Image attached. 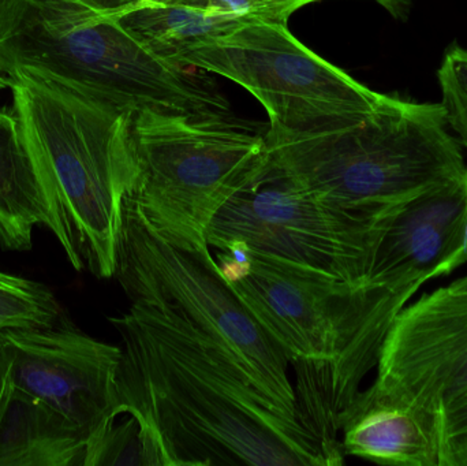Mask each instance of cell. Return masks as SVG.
Returning a JSON list of instances; mask_svg holds the SVG:
<instances>
[{"label":"cell","instance_id":"cell-4","mask_svg":"<svg viewBox=\"0 0 467 466\" xmlns=\"http://www.w3.org/2000/svg\"><path fill=\"white\" fill-rule=\"evenodd\" d=\"M441 103L387 95L368 117L299 136L265 139L283 172L307 193L348 211L383 210L466 171Z\"/></svg>","mask_w":467,"mask_h":466},{"label":"cell","instance_id":"cell-14","mask_svg":"<svg viewBox=\"0 0 467 466\" xmlns=\"http://www.w3.org/2000/svg\"><path fill=\"white\" fill-rule=\"evenodd\" d=\"M55 233V219L13 107L0 104V243L30 251L33 229Z\"/></svg>","mask_w":467,"mask_h":466},{"label":"cell","instance_id":"cell-20","mask_svg":"<svg viewBox=\"0 0 467 466\" xmlns=\"http://www.w3.org/2000/svg\"><path fill=\"white\" fill-rule=\"evenodd\" d=\"M208 13L244 19H272L285 21L294 13L287 5L271 0H170Z\"/></svg>","mask_w":467,"mask_h":466},{"label":"cell","instance_id":"cell-5","mask_svg":"<svg viewBox=\"0 0 467 466\" xmlns=\"http://www.w3.org/2000/svg\"><path fill=\"white\" fill-rule=\"evenodd\" d=\"M114 278L131 303L169 309L191 323L280 412L299 420L287 357L229 286L210 246L183 248L170 243L129 197Z\"/></svg>","mask_w":467,"mask_h":466},{"label":"cell","instance_id":"cell-9","mask_svg":"<svg viewBox=\"0 0 467 466\" xmlns=\"http://www.w3.org/2000/svg\"><path fill=\"white\" fill-rule=\"evenodd\" d=\"M122 349L60 322L0 333V385L51 405L90 438L117 413Z\"/></svg>","mask_w":467,"mask_h":466},{"label":"cell","instance_id":"cell-3","mask_svg":"<svg viewBox=\"0 0 467 466\" xmlns=\"http://www.w3.org/2000/svg\"><path fill=\"white\" fill-rule=\"evenodd\" d=\"M13 109L77 271L114 278L123 208L133 194L131 115L37 77L18 74Z\"/></svg>","mask_w":467,"mask_h":466},{"label":"cell","instance_id":"cell-7","mask_svg":"<svg viewBox=\"0 0 467 466\" xmlns=\"http://www.w3.org/2000/svg\"><path fill=\"white\" fill-rule=\"evenodd\" d=\"M384 211H348L321 202L296 186L266 150L208 227L207 241L215 251L239 246L257 259L361 287Z\"/></svg>","mask_w":467,"mask_h":466},{"label":"cell","instance_id":"cell-24","mask_svg":"<svg viewBox=\"0 0 467 466\" xmlns=\"http://www.w3.org/2000/svg\"><path fill=\"white\" fill-rule=\"evenodd\" d=\"M11 84H13V79L0 74V92H3V90L5 89H10Z\"/></svg>","mask_w":467,"mask_h":466},{"label":"cell","instance_id":"cell-13","mask_svg":"<svg viewBox=\"0 0 467 466\" xmlns=\"http://www.w3.org/2000/svg\"><path fill=\"white\" fill-rule=\"evenodd\" d=\"M88 437L32 394L0 385V466H82Z\"/></svg>","mask_w":467,"mask_h":466},{"label":"cell","instance_id":"cell-22","mask_svg":"<svg viewBox=\"0 0 467 466\" xmlns=\"http://www.w3.org/2000/svg\"><path fill=\"white\" fill-rule=\"evenodd\" d=\"M99 5H103L107 10L118 11L123 10V8L130 7V5H136L140 0H96Z\"/></svg>","mask_w":467,"mask_h":466},{"label":"cell","instance_id":"cell-1","mask_svg":"<svg viewBox=\"0 0 467 466\" xmlns=\"http://www.w3.org/2000/svg\"><path fill=\"white\" fill-rule=\"evenodd\" d=\"M109 322L122 339L117 408L141 416L166 466H337L345 451L280 412L213 341L169 309L131 303Z\"/></svg>","mask_w":467,"mask_h":466},{"label":"cell","instance_id":"cell-17","mask_svg":"<svg viewBox=\"0 0 467 466\" xmlns=\"http://www.w3.org/2000/svg\"><path fill=\"white\" fill-rule=\"evenodd\" d=\"M54 293L30 279L0 271V333L14 328H47L63 319Z\"/></svg>","mask_w":467,"mask_h":466},{"label":"cell","instance_id":"cell-6","mask_svg":"<svg viewBox=\"0 0 467 466\" xmlns=\"http://www.w3.org/2000/svg\"><path fill=\"white\" fill-rule=\"evenodd\" d=\"M136 161L131 199L170 243L207 248L208 227L252 178L265 139L229 120L137 112L129 122Z\"/></svg>","mask_w":467,"mask_h":466},{"label":"cell","instance_id":"cell-12","mask_svg":"<svg viewBox=\"0 0 467 466\" xmlns=\"http://www.w3.org/2000/svg\"><path fill=\"white\" fill-rule=\"evenodd\" d=\"M345 454L376 464L441 466L439 412L387 393L373 383L340 413Z\"/></svg>","mask_w":467,"mask_h":466},{"label":"cell","instance_id":"cell-8","mask_svg":"<svg viewBox=\"0 0 467 466\" xmlns=\"http://www.w3.org/2000/svg\"><path fill=\"white\" fill-rule=\"evenodd\" d=\"M287 22L254 19L183 52L178 65L223 76L249 90L269 117L265 136H299L361 120L375 92L296 40Z\"/></svg>","mask_w":467,"mask_h":466},{"label":"cell","instance_id":"cell-15","mask_svg":"<svg viewBox=\"0 0 467 466\" xmlns=\"http://www.w3.org/2000/svg\"><path fill=\"white\" fill-rule=\"evenodd\" d=\"M117 16L145 48L175 65L183 52L254 21L208 13L170 0H140L118 11Z\"/></svg>","mask_w":467,"mask_h":466},{"label":"cell","instance_id":"cell-21","mask_svg":"<svg viewBox=\"0 0 467 466\" xmlns=\"http://www.w3.org/2000/svg\"><path fill=\"white\" fill-rule=\"evenodd\" d=\"M376 2L398 18H403L408 14L409 5H410V0H376Z\"/></svg>","mask_w":467,"mask_h":466},{"label":"cell","instance_id":"cell-19","mask_svg":"<svg viewBox=\"0 0 467 466\" xmlns=\"http://www.w3.org/2000/svg\"><path fill=\"white\" fill-rule=\"evenodd\" d=\"M441 466H467V391L439 409Z\"/></svg>","mask_w":467,"mask_h":466},{"label":"cell","instance_id":"cell-18","mask_svg":"<svg viewBox=\"0 0 467 466\" xmlns=\"http://www.w3.org/2000/svg\"><path fill=\"white\" fill-rule=\"evenodd\" d=\"M438 79L447 125L467 150V48L451 44L446 49Z\"/></svg>","mask_w":467,"mask_h":466},{"label":"cell","instance_id":"cell-10","mask_svg":"<svg viewBox=\"0 0 467 466\" xmlns=\"http://www.w3.org/2000/svg\"><path fill=\"white\" fill-rule=\"evenodd\" d=\"M467 262V170L386 208L369 273L372 290L400 315L417 290Z\"/></svg>","mask_w":467,"mask_h":466},{"label":"cell","instance_id":"cell-23","mask_svg":"<svg viewBox=\"0 0 467 466\" xmlns=\"http://www.w3.org/2000/svg\"><path fill=\"white\" fill-rule=\"evenodd\" d=\"M271 2L280 3V5H287L291 10H298L302 5H309V3L318 2V0H271Z\"/></svg>","mask_w":467,"mask_h":466},{"label":"cell","instance_id":"cell-11","mask_svg":"<svg viewBox=\"0 0 467 466\" xmlns=\"http://www.w3.org/2000/svg\"><path fill=\"white\" fill-rule=\"evenodd\" d=\"M375 385L439 412L467 391V275L403 308L381 345Z\"/></svg>","mask_w":467,"mask_h":466},{"label":"cell","instance_id":"cell-2","mask_svg":"<svg viewBox=\"0 0 467 466\" xmlns=\"http://www.w3.org/2000/svg\"><path fill=\"white\" fill-rule=\"evenodd\" d=\"M0 74L47 79L129 115L232 117L213 81L153 55L96 0H0Z\"/></svg>","mask_w":467,"mask_h":466},{"label":"cell","instance_id":"cell-16","mask_svg":"<svg viewBox=\"0 0 467 466\" xmlns=\"http://www.w3.org/2000/svg\"><path fill=\"white\" fill-rule=\"evenodd\" d=\"M82 466H166L161 442L150 424L126 408L90 438Z\"/></svg>","mask_w":467,"mask_h":466}]
</instances>
